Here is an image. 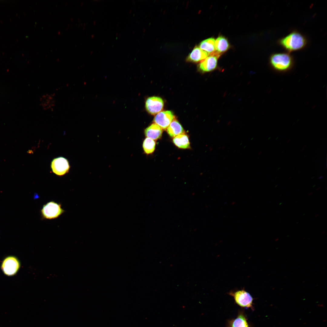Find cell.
I'll return each instance as SVG.
<instances>
[{"mask_svg":"<svg viewBox=\"0 0 327 327\" xmlns=\"http://www.w3.org/2000/svg\"><path fill=\"white\" fill-rule=\"evenodd\" d=\"M228 294L233 297L235 302L242 308H250L254 309L253 306V299L249 293L244 288L241 290L230 291Z\"/></svg>","mask_w":327,"mask_h":327,"instance_id":"3","label":"cell"},{"mask_svg":"<svg viewBox=\"0 0 327 327\" xmlns=\"http://www.w3.org/2000/svg\"><path fill=\"white\" fill-rule=\"evenodd\" d=\"M227 327H250L243 311H239L237 317L229 320Z\"/></svg>","mask_w":327,"mask_h":327,"instance_id":"10","label":"cell"},{"mask_svg":"<svg viewBox=\"0 0 327 327\" xmlns=\"http://www.w3.org/2000/svg\"><path fill=\"white\" fill-rule=\"evenodd\" d=\"M174 118V115L171 111H164L160 112L156 115L154 119V122L162 129H165Z\"/></svg>","mask_w":327,"mask_h":327,"instance_id":"9","label":"cell"},{"mask_svg":"<svg viewBox=\"0 0 327 327\" xmlns=\"http://www.w3.org/2000/svg\"><path fill=\"white\" fill-rule=\"evenodd\" d=\"M278 43L286 50L291 52L304 48L307 44V40L302 34L295 31L279 39Z\"/></svg>","mask_w":327,"mask_h":327,"instance_id":"1","label":"cell"},{"mask_svg":"<svg viewBox=\"0 0 327 327\" xmlns=\"http://www.w3.org/2000/svg\"><path fill=\"white\" fill-rule=\"evenodd\" d=\"M209 54L198 47H196L189 54L187 60L194 62L202 61L208 56Z\"/></svg>","mask_w":327,"mask_h":327,"instance_id":"12","label":"cell"},{"mask_svg":"<svg viewBox=\"0 0 327 327\" xmlns=\"http://www.w3.org/2000/svg\"><path fill=\"white\" fill-rule=\"evenodd\" d=\"M162 132V129L155 123L151 124L144 130V134L147 137L155 140L161 137Z\"/></svg>","mask_w":327,"mask_h":327,"instance_id":"11","label":"cell"},{"mask_svg":"<svg viewBox=\"0 0 327 327\" xmlns=\"http://www.w3.org/2000/svg\"><path fill=\"white\" fill-rule=\"evenodd\" d=\"M269 63L274 70L285 72L292 67L293 60L292 56L288 53H275L270 56Z\"/></svg>","mask_w":327,"mask_h":327,"instance_id":"2","label":"cell"},{"mask_svg":"<svg viewBox=\"0 0 327 327\" xmlns=\"http://www.w3.org/2000/svg\"><path fill=\"white\" fill-rule=\"evenodd\" d=\"M229 47L227 40L223 36H220L215 40V49L220 54L226 51Z\"/></svg>","mask_w":327,"mask_h":327,"instance_id":"15","label":"cell"},{"mask_svg":"<svg viewBox=\"0 0 327 327\" xmlns=\"http://www.w3.org/2000/svg\"><path fill=\"white\" fill-rule=\"evenodd\" d=\"M156 143L153 139L148 138H146L144 140L143 147L144 152L147 154L152 153L155 149Z\"/></svg>","mask_w":327,"mask_h":327,"instance_id":"17","label":"cell"},{"mask_svg":"<svg viewBox=\"0 0 327 327\" xmlns=\"http://www.w3.org/2000/svg\"><path fill=\"white\" fill-rule=\"evenodd\" d=\"M215 39L210 38L202 41L199 45L200 48L208 53L211 54L215 50Z\"/></svg>","mask_w":327,"mask_h":327,"instance_id":"16","label":"cell"},{"mask_svg":"<svg viewBox=\"0 0 327 327\" xmlns=\"http://www.w3.org/2000/svg\"><path fill=\"white\" fill-rule=\"evenodd\" d=\"M64 212L61 204L53 201L44 205L41 210L42 218L50 220L58 218Z\"/></svg>","mask_w":327,"mask_h":327,"instance_id":"4","label":"cell"},{"mask_svg":"<svg viewBox=\"0 0 327 327\" xmlns=\"http://www.w3.org/2000/svg\"><path fill=\"white\" fill-rule=\"evenodd\" d=\"M164 102L162 99L159 97H148L146 101L145 108L150 114L155 115L158 113L163 109Z\"/></svg>","mask_w":327,"mask_h":327,"instance_id":"7","label":"cell"},{"mask_svg":"<svg viewBox=\"0 0 327 327\" xmlns=\"http://www.w3.org/2000/svg\"><path fill=\"white\" fill-rule=\"evenodd\" d=\"M210 54L199 64V68L203 72L211 71L217 67L218 59L220 56V54L216 51Z\"/></svg>","mask_w":327,"mask_h":327,"instance_id":"8","label":"cell"},{"mask_svg":"<svg viewBox=\"0 0 327 327\" xmlns=\"http://www.w3.org/2000/svg\"><path fill=\"white\" fill-rule=\"evenodd\" d=\"M20 267V262L17 258L13 256H9L3 260L1 268L4 273L8 276L15 275Z\"/></svg>","mask_w":327,"mask_h":327,"instance_id":"5","label":"cell"},{"mask_svg":"<svg viewBox=\"0 0 327 327\" xmlns=\"http://www.w3.org/2000/svg\"><path fill=\"white\" fill-rule=\"evenodd\" d=\"M51 167L53 172L58 176H62L67 173L70 168L67 160L62 157L54 159L51 162Z\"/></svg>","mask_w":327,"mask_h":327,"instance_id":"6","label":"cell"},{"mask_svg":"<svg viewBox=\"0 0 327 327\" xmlns=\"http://www.w3.org/2000/svg\"><path fill=\"white\" fill-rule=\"evenodd\" d=\"M173 142L176 146L179 148L187 149L190 147L188 137L184 134L174 137L173 139Z\"/></svg>","mask_w":327,"mask_h":327,"instance_id":"14","label":"cell"},{"mask_svg":"<svg viewBox=\"0 0 327 327\" xmlns=\"http://www.w3.org/2000/svg\"><path fill=\"white\" fill-rule=\"evenodd\" d=\"M167 131L172 137L184 134V131L181 125L176 120L174 119L167 128Z\"/></svg>","mask_w":327,"mask_h":327,"instance_id":"13","label":"cell"}]
</instances>
